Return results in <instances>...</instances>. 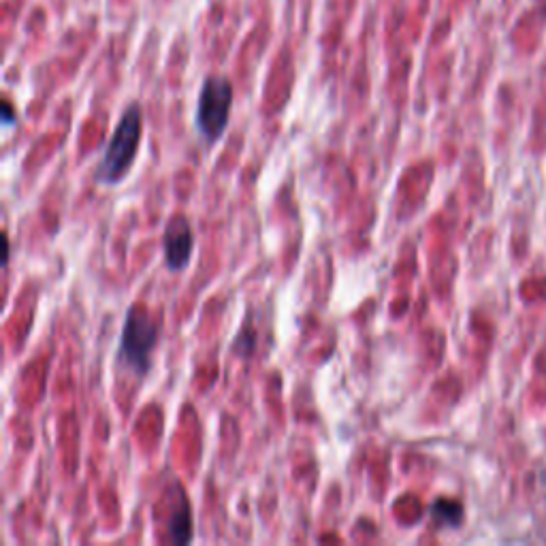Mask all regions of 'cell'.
I'll return each mask as SVG.
<instances>
[{
	"label": "cell",
	"instance_id": "1",
	"mask_svg": "<svg viewBox=\"0 0 546 546\" xmlns=\"http://www.w3.org/2000/svg\"><path fill=\"white\" fill-rule=\"evenodd\" d=\"M141 134H143V111H141L137 103H133L122 114L107 148H105V154L97 171L98 181L114 186L126 178L134 158H137Z\"/></svg>",
	"mask_w": 546,
	"mask_h": 546
},
{
	"label": "cell",
	"instance_id": "2",
	"mask_svg": "<svg viewBox=\"0 0 546 546\" xmlns=\"http://www.w3.org/2000/svg\"><path fill=\"white\" fill-rule=\"evenodd\" d=\"M158 342V325L143 305H131L128 310L125 329H122L120 350L117 361L131 369V372L143 375L150 369L152 350Z\"/></svg>",
	"mask_w": 546,
	"mask_h": 546
},
{
	"label": "cell",
	"instance_id": "3",
	"mask_svg": "<svg viewBox=\"0 0 546 546\" xmlns=\"http://www.w3.org/2000/svg\"><path fill=\"white\" fill-rule=\"evenodd\" d=\"M233 107V86L225 75H211L203 81L197 103V128L208 143H216L228 126Z\"/></svg>",
	"mask_w": 546,
	"mask_h": 546
},
{
	"label": "cell",
	"instance_id": "4",
	"mask_svg": "<svg viewBox=\"0 0 546 546\" xmlns=\"http://www.w3.org/2000/svg\"><path fill=\"white\" fill-rule=\"evenodd\" d=\"M162 248L167 267L175 273L184 272L192 258V250H195V233H192V227L186 216L178 214L167 222Z\"/></svg>",
	"mask_w": 546,
	"mask_h": 546
},
{
	"label": "cell",
	"instance_id": "5",
	"mask_svg": "<svg viewBox=\"0 0 546 546\" xmlns=\"http://www.w3.org/2000/svg\"><path fill=\"white\" fill-rule=\"evenodd\" d=\"M169 533H171V540L175 544H186L192 540V513H190V504L186 500H181L180 508L173 513Z\"/></svg>",
	"mask_w": 546,
	"mask_h": 546
},
{
	"label": "cell",
	"instance_id": "6",
	"mask_svg": "<svg viewBox=\"0 0 546 546\" xmlns=\"http://www.w3.org/2000/svg\"><path fill=\"white\" fill-rule=\"evenodd\" d=\"M431 514H433V519L442 525H459L463 519V508L459 502L438 500V502H433Z\"/></svg>",
	"mask_w": 546,
	"mask_h": 546
},
{
	"label": "cell",
	"instance_id": "7",
	"mask_svg": "<svg viewBox=\"0 0 546 546\" xmlns=\"http://www.w3.org/2000/svg\"><path fill=\"white\" fill-rule=\"evenodd\" d=\"M5 122H7V125L14 122V114H11V105L9 103H5Z\"/></svg>",
	"mask_w": 546,
	"mask_h": 546
}]
</instances>
